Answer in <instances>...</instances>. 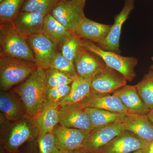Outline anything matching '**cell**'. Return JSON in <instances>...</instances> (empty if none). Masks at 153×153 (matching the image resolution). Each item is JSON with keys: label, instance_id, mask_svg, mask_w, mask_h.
Segmentation results:
<instances>
[{"label": "cell", "instance_id": "cell-17", "mask_svg": "<svg viewBox=\"0 0 153 153\" xmlns=\"http://www.w3.org/2000/svg\"><path fill=\"white\" fill-rule=\"evenodd\" d=\"M46 16L35 12H20L12 22L21 35L27 38L43 32Z\"/></svg>", "mask_w": 153, "mask_h": 153}, {"label": "cell", "instance_id": "cell-13", "mask_svg": "<svg viewBox=\"0 0 153 153\" xmlns=\"http://www.w3.org/2000/svg\"><path fill=\"white\" fill-rule=\"evenodd\" d=\"M111 26L112 25H104L94 22L84 16L71 32L79 38L87 39L97 44L106 38Z\"/></svg>", "mask_w": 153, "mask_h": 153}, {"label": "cell", "instance_id": "cell-3", "mask_svg": "<svg viewBox=\"0 0 153 153\" xmlns=\"http://www.w3.org/2000/svg\"><path fill=\"white\" fill-rule=\"evenodd\" d=\"M38 66L27 60L0 55V86L2 91L25 81L34 72Z\"/></svg>", "mask_w": 153, "mask_h": 153}, {"label": "cell", "instance_id": "cell-34", "mask_svg": "<svg viewBox=\"0 0 153 153\" xmlns=\"http://www.w3.org/2000/svg\"><path fill=\"white\" fill-rule=\"evenodd\" d=\"M146 150V153H153V141L150 143L147 149Z\"/></svg>", "mask_w": 153, "mask_h": 153}, {"label": "cell", "instance_id": "cell-6", "mask_svg": "<svg viewBox=\"0 0 153 153\" xmlns=\"http://www.w3.org/2000/svg\"><path fill=\"white\" fill-rule=\"evenodd\" d=\"M85 3L82 0H61L54 6L50 14L71 32L81 19L85 16Z\"/></svg>", "mask_w": 153, "mask_h": 153}, {"label": "cell", "instance_id": "cell-35", "mask_svg": "<svg viewBox=\"0 0 153 153\" xmlns=\"http://www.w3.org/2000/svg\"><path fill=\"white\" fill-rule=\"evenodd\" d=\"M148 117H149V119L153 123V109H151L150 111H149L147 114Z\"/></svg>", "mask_w": 153, "mask_h": 153}, {"label": "cell", "instance_id": "cell-20", "mask_svg": "<svg viewBox=\"0 0 153 153\" xmlns=\"http://www.w3.org/2000/svg\"><path fill=\"white\" fill-rule=\"evenodd\" d=\"M69 94L59 104L60 108L73 106L81 103L93 93L91 78H82L77 76L71 84Z\"/></svg>", "mask_w": 153, "mask_h": 153}, {"label": "cell", "instance_id": "cell-31", "mask_svg": "<svg viewBox=\"0 0 153 153\" xmlns=\"http://www.w3.org/2000/svg\"><path fill=\"white\" fill-rule=\"evenodd\" d=\"M79 39L80 38L73 35L63 43L60 49L62 55L73 63L80 47Z\"/></svg>", "mask_w": 153, "mask_h": 153}, {"label": "cell", "instance_id": "cell-1", "mask_svg": "<svg viewBox=\"0 0 153 153\" xmlns=\"http://www.w3.org/2000/svg\"><path fill=\"white\" fill-rule=\"evenodd\" d=\"M45 78V70L38 68L14 89L30 117H36L47 105Z\"/></svg>", "mask_w": 153, "mask_h": 153}, {"label": "cell", "instance_id": "cell-26", "mask_svg": "<svg viewBox=\"0 0 153 153\" xmlns=\"http://www.w3.org/2000/svg\"><path fill=\"white\" fill-rule=\"evenodd\" d=\"M136 86L141 98L146 105L153 109V70L145 74Z\"/></svg>", "mask_w": 153, "mask_h": 153}, {"label": "cell", "instance_id": "cell-27", "mask_svg": "<svg viewBox=\"0 0 153 153\" xmlns=\"http://www.w3.org/2000/svg\"><path fill=\"white\" fill-rule=\"evenodd\" d=\"M74 78L63 72L49 68L45 70V86L46 89L60 85H71Z\"/></svg>", "mask_w": 153, "mask_h": 153}, {"label": "cell", "instance_id": "cell-2", "mask_svg": "<svg viewBox=\"0 0 153 153\" xmlns=\"http://www.w3.org/2000/svg\"><path fill=\"white\" fill-rule=\"evenodd\" d=\"M0 55L36 63L27 39L17 31L12 22L0 24Z\"/></svg>", "mask_w": 153, "mask_h": 153}, {"label": "cell", "instance_id": "cell-36", "mask_svg": "<svg viewBox=\"0 0 153 153\" xmlns=\"http://www.w3.org/2000/svg\"><path fill=\"white\" fill-rule=\"evenodd\" d=\"M52 153H68L65 151L61 150L59 149L57 147L55 149V150L52 152Z\"/></svg>", "mask_w": 153, "mask_h": 153}, {"label": "cell", "instance_id": "cell-33", "mask_svg": "<svg viewBox=\"0 0 153 153\" xmlns=\"http://www.w3.org/2000/svg\"><path fill=\"white\" fill-rule=\"evenodd\" d=\"M68 153H93L88 150L85 148H82L80 149H76L74 150L69 152Z\"/></svg>", "mask_w": 153, "mask_h": 153}, {"label": "cell", "instance_id": "cell-22", "mask_svg": "<svg viewBox=\"0 0 153 153\" xmlns=\"http://www.w3.org/2000/svg\"><path fill=\"white\" fill-rule=\"evenodd\" d=\"M43 33L60 49L63 43L74 34L67 30L51 14L45 16Z\"/></svg>", "mask_w": 153, "mask_h": 153}, {"label": "cell", "instance_id": "cell-30", "mask_svg": "<svg viewBox=\"0 0 153 153\" xmlns=\"http://www.w3.org/2000/svg\"><path fill=\"white\" fill-rule=\"evenodd\" d=\"M71 88V85H66L46 89L47 105L59 106L61 102L69 94Z\"/></svg>", "mask_w": 153, "mask_h": 153}, {"label": "cell", "instance_id": "cell-25", "mask_svg": "<svg viewBox=\"0 0 153 153\" xmlns=\"http://www.w3.org/2000/svg\"><path fill=\"white\" fill-rule=\"evenodd\" d=\"M25 0H2L0 1V24L13 22L21 11Z\"/></svg>", "mask_w": 153, "mask_h": 153}, {"label": "cell", "instance_id": "cell-23", "mask_svg": "<svg viewBox=\"0 0 153 153\" xmlns=\"http://www.w3.org/2000/svg\"><path fill=\"white\" fill-rule=\"evenodd\" d=\"M60 107L47 105L44 109L36 117H32L39 134L52 132L59 124Z\"/></svg>", "mask_w": 153, "mask_h": 153}, {"label": "cell", "instance_id": "cell-19", "mask_svg": "<svg viewBox=\"0 0 153 153\" xmlns=\"http://www.w3.org/2000/svg\"><path fill=\"white\" fill-rule=\"evenodd\" d=\"M112 94L120 99L129 113L147 114L151 111L141 98L136 85H126Z\"/></svg>", "mask_w": 153, "mask_h": 153}, {"label": "cell", "instance_id": "cell-39", "mask_svg": "<svg viewBox=\"0 0 153 153\" xmlns=\"http://www.w3.org/2000/svg\"><path fill=\"white\" fill-rule=\"evenodd\" d=\"M82 1H84L86 2V0H82Z\"/></svg>", "mask_w": 153, "mask_h": 153}, {"label": "cell", "instance_id": "cell-8", "mask_svg": "<svg viewBox=\"0 0 153 153\" xmlns=\"http://www.w3.org/2000/svg\"><path fill=\"white\" fill-rule=\"evenodd\" d=\"M125 131L122 122L94 128L88 133L83 147L97 153L116 137Z\"/></svg>", "mask_w": 153, "mask_h": 153}, {"label": "cell", "instance_id": "cell-37", "mask_svg": "<svg viewBox=\"0 0 153 153\" xmlns=\"http://www.w3.org/2000/svg\"><path fill=\"white\" fill-rule=\"evenodd\" d=\"M131 153H146V150L140 149Z\"/></svg>", "mask_w": 153, "mask_h": 153}, {"label": "cell", "instance_id": "cell-40", "mask_svg": "<svg viewBox=\"0 0 153 153\" xmlns=\"http://www.w3.org/2000/svg\"><path fill=\"white\" fill-rule=\"evenodd\" d=\"M2 1V0H0V1Z\"/></svg>", "mask_w": 153, "mask_h": 153}, {"label": "cell", "instance_id": "cell-21", "mask_svg": "<svg viewBox=\"0 0 153 153\" xmlns=\"http://www.w3.org/2000/svg\"><path fill=\"white\" fill-rule=\"evenodd\" d=\"M21 101L15 94L1 91L0 110L6 120L15 122L27 116L26 110Z\"/></svg>", "mask_w": 153, "mask_h": 153}, {"label": "cell", "instance_id": "cell-5", "mask_svg": "<svg viewBox=\"0 0 153 153\" xmlns=\"http://www.w3.org/2000/svg\"><path fill=\"white\" fill-rule=\"evenodd\" d=\"M10 126L7 130L4 146L10 152H15L22 144L38 137L39 130L33 118L25 117Z\"/></svg>", "mask_w": 153, "mask_h": 153}, {"label": "cell", "instance_id": "cell-10", "mask_svg": "<svg viewBox=\"0 0 153 153\" xmlns=\"http://www.w3.org/2000/svg\"><path fill=\"white\" fill-rule=\"evenodd\" d=\"M149 143L133 133L125 130L97 153H131L146 149Z\"/></svg>", "mask_w": 153, "mask_h": 153}, {"label": "cell", "instance_id": "cell-9", "mask_svg": "<svg viewBox=\"0 0 153 153\" xmlns=\"http://www.w3.org/2000/svg\"><path fill=\"white\" fill-rule=\"evenodd\" d=\"M127 80L121 74L106 65L91 78L94 93L111 94L127 85Z\"/></svg>", "mask_w": 153, "mask_h": 153}, {"label": "cell", "instance_id": "cell-29", "mask_svg": "<svg viewBox=\"0 0 153 153\" xmlns=\"http://www.w3.org/2000/svg\"><path fill=\"white\" fill-rule=\"evenodd\" d=\"M49 68L57 69L74 78L78 76L74 63L65 58L60 49L55 54Z\"/></svg>", "mask_w": 153, "mask_h": 153}, {"label": "cell", "instance_id": "cell-38", "mask_svg": "<svg viewBox=\"0 0 153 153\" xmlns=\"http://www.w3.org/2000/svg\"><path fill=\"white\" fill-rule=\"evenodd\" d=\"M152 60L153 62V64H152V66H151L150 68V69H152V70H153V56L152 57Z\"/></svg>", "mask_w": 153, "mask_h": 153}, {"label": "cell", "instance_id": "cell-7", "mask_svg": "<svg viewBox=\"0 0 153 153\" xmlns=\"http://www.w3.org/2000/svg\"><path fill=\"white\" fill-rule=\"evenodd\" d=\"M33 52L38 68L46 70L50 64L59 48L43 32L26 38Z\"/></svg>", "mask_w": 153, "mask_h": 153}, {"label": "cell", "instance_id": "cell-15", "mask_svg": "<svg viewBox=\"0 0 153 153\" xmlns=\"http://www.w3.org/2000/svg\"><path fill=\"white\" fill-rule=\"evenodd\" d=\"M122 122L125 130L149 142L153 141V123L147 115L128 112L124 114Z\"/></svg>", "mask_w": 153, "mask_h": 153}, {"label": "cell", "instance_id": "cell-12", "mask_svg": "<svg viewBox=\"0 0 153 153\" xmlns=\"http://www.w3.org/2000/svg\"><path fill=\"white\" fill-rule=\"evenodd\" d=\"M89 131L69 128L58 124L52 132L55 135L57 148L68 153L83 147V143Z\"/></svg>", "mask_w": 153, "mask_h": 153}, {"label": "cell", "instance_id": "cell-4", "mask_svg": "<svg viewBox=\"0 0 153 153\" xmlns=\"http://www.w3.org/2000/svg\"><path fill=\"white\" fill-rule=\"evenodd\" d=\"M80 47L101 59L107 66L122 74L129 82L136 76L135 68L138 60L134 57H124L113 51L104 50L92 41L80 38Z\"/></svg>", "mask_w": 153, "mask_h": 153}, {"label": "cell", "instance_id": "cell-28", "mask_svg": "<svg viewBox=\"0 0 153 153\" xmlns=\"http://www.w3.org/2000/svg\"><path fill=\"white\" fill-rule=\"evenodd\" d=\"M61 0H25L20 12H35L46 16Z\"/></svg>", "mask_w": 153, "mask_h": 153}, {"label": "cell", "instance_id": "cell-16", "mask_svg": "<svg viewBox=\"0 0 153 153\" xmlns=\"http://www.w3.org/2000/svg\"><path fill=\"white\" fill-rule=\"evenodd\" d=\"M74 64L77 75L85 78H92L106 66L100 57L81 47Z\"/></svg>", "mask_w": 153, "mask_h": 153}, {"label": "cell", "instance_id": "cell-11", "mask_svg": "<svg viewBox=\"0 0 153 153\" xmlns=\"http://www.w3.org/2000/svg\"><path fill=\"white\" fill-rule=\"evenodd\" d=\"M134 0H125L120 13L114 17V22L105 39L97 44L104 50L120 53V39L124 23L134 8Z\"/></svg>", "mask_w": 153, "mask_h": 153}, {"label": "cell", "instance_id": "cell-14", "mask_svg": "<svg viewBox=\"0 0 153 153\" xmlns=\"http://www.w3.org/2000/svg\"><path fill=\"white\" fill-rule=\"evenodd\" d=\"M59 124L69 128L88 131L94 128L84 108L75 105L60 108Z\"/></svg>", "mask_w": 153, "mask_h": 153}, {"label": "cell", "instance_id": "cell-32", "mask_svg": "<svg viewBox=\"0 0 153 153\" xmlns=\"http://www.w3.org/2000/svg\"><path fill=\"white\" fill-rule=\"evenodd\" d=\"M38 142L39 153H52L57 147L53 133L38 134Z\"/></svg>", "mask_w": 153, "mask_h": 153}, {"label": "cell", "instance_id": "cell-24", "mask_svg": "<svg viewBox=\"0 0 153 153\" xmlns=\"http://www.w3.org/2000/svg\"><path fill=\"white\" fill-rule=\"evenodd\" d=\"M94 128L122 121L125 114L116 113L99 108H85Z\"/></svg>", "mask_w": 153, "mask_h": 153}, {"label": "cell", "instance_id": "cell-18", "mask_svg": "<svg viewBox=\"0 0 153 153\" xmlns=\"http://www.w3.org/2000/svg\"><path fill=\"white\" fill-rule=\"evenodd\" d=\"M75 106L83 108H99L116 113L126 114L128 112L120 99L113 94H98L93 92L84 101Z\"/></svg>", "mask_w": 153, "mask_h": 153}]
</instances>
